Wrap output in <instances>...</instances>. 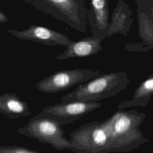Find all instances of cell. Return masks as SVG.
Masks as SVG:
<instances>
[{
    "label": "cell",
    "instance_id": "2e32d148",
    "mask_svg": "<svg viewBox=\"0 0 153 153\" xmlns=\"http://www.w3.org/2000/svg\"><path fill=\"white\" fill-rule=\"evenodd\" d=\"M136 5H139L153 21V0H135Z\"/></svg>",
    "mask_w": 153,
    "mask_h": 153
},
{
    "label": "cell",
    "instance_id": "8992f818",
    "mask_svg": "<svg viewBox=\"0 0 153 153\" xmlns=\"http://www.w3.org/2000/svg\"><path fill=\"white\" fill-rule=\"evenodd\" d=\"M100 75L98 70L72 69L52 74L39 81L36 85L38 90L45 93H56L68 90L74 85L85 82Z\"/></svg>",
    "mask_w": 153,
    "mask_h": 153
},
{
    "label": "cell",
    "instance_id": "277c9868",
    "mask_svg": "<svg viewBox=\"0 0 153 153\" xmlns=\"http://www.w3.org/2000/svg\"><path fill=\"white\" fill-rule=\"evenodd\" d=\"M71 151L76 153L111 152V139L108 121L86 123L70 134Z\"/></svg>",
    "mask_w": 153,
    "mask_h": 153
},
{
    "label": "cell",
    "instance_id": "9c48e42d",
    "mask_svg": "<svg viewBox=\"0 0 153 153\" xmlns=\"http://www.w3.org/2000/svg\"><path fill=\"white\" fill-rule=\"evenodd\" d=\"M90 1L87 22L90 27L91 35L103 40L106 38L109 22L108 0Z\"/></svg>",
    "mask_w": 153,
    "mask_h": 153
},
{
    "label": "cell",
    "instance_id": "3957f363",
    "mask_svg": "<svg viewBox=\"0 0 153 153\" xmlns=\"http://www.w3.org/2000/svg\"><path fill=\"white\" fill-rule=\"evenodd\" d=\"M35 10L62 22L84 33L87 29V13L84 0H23Z\"/></svg>",
    "mask_w": 153,
    "mask_h": 153
},
{
    "label": "cell",
    "instance_id": "8fae6325",
    "mask_svg": "<svg viewBox=\"0 0 153 153\" xmlns=\"http://www.w3.org/2000/svg\"><path fill=\"white\" fill-rule=\"evenodd\" d=\"M132 11L124 0H119L109 22L106 38L114 34H121L126 36L133 23Z\"/></svg>",
    "mask_w": 153,
    "mask_h": 153
},
{
    "label": "cell",
    "instance_id": "ba28073f",
    "mask_svg": "<svg viewBox=\"0 0 153 153\" xmlns=\"http://www.w3.org/2000/svg\"><path fill=\"white\" fill-rule=\"evenodd\" d=\"M8 32L19 39L35 41L47 45H61L66 48L72 42L62 33L37 25H31L21 31L14 29H8Z\"/></svg>",
    "mask_w": 153,
    "mask_h": 153
},
{
    "label": "cell",
    "instance_id": "7c38bea8",
    "mask_svg": "<svg viewBox=\"0 0 153 153\" xmlns=\"http://www.w3.org/2000/svg\"><path fill=\"white\" fill-rule=\"evenodd\" d=\"M0 112L10 118H19L31 114L27 102L16 94L5 93L0 95Z\"/></svg>",
    "mask_w": 153,
    "mask_h": 153
},
{
    "label": "cell",
    "instance_id": "5bb4252c",
    "mask_svg": "<svg viewBox=\"0 0 153 153\" xmlns=\"http://www.w3.org/2000/svg\"><path fill=\"white\" fill-rule=\"evenodd\" d=\"M136 5L138 35L145 46L153 48V21L139 5Z\"/></svg>",
    "mask_w": 153,
    "mask_h": 153
},
{
    "label": "cell",
    "instance_id": "5b68a950",
    "mask_svg": "<svg viewBox=\"0 0 153 153\" xmlns=\"http://www.w3.org/2000/svg\"><path fill=\"white\" fill-rule=\"evenodd\" d=\"M56 121L44 117L35 116L24 126L17 129L21 134L35 139L39 142L49 144L59 151L71 149L69 139Z\"/></svg>",
    "mask_w": 153,
    "mask_h": 153
},
{
    "label": "cell",
    "instance_id": "4fadbf2b",
    "mask_svg": "<svg viewBox=\"0 0 153 153\" xmlns=\"http://www.w3.org/2000/svg\"><path fill=\"white\" fill-rule=\"evenodd\" d=\"M153 95V74H150L135 89L131 99L119 103V109L133 106L145 107Z\"/></svg>",
    "mask_w": 153,
    "mask_h": 153
},
{
    "label": "cell",
    "instance_id": "9a60e30c",
    "mask_svg": "<svg viewBox=\"0 0 153 153\" xmlns=\"http://www.w3.org/2000/svg\"><path fill=\"white\" fill-rule=\"evenodd\" d=\"M0 153H40L26 147L17 145L0 146Z\"/></svg>",
    "mask_w": 153,
    "mask_h": 153
},
{
    "label": "cell",
    "instance_id": "30bf717a",
    "mask_svg": "<svg viewBox=\"0 0 153 153\" xmlns=\"http://www.w3.org/2000/svg\"><path fill=\"white\" fill-rule=\"evenodd\" d=\"M100 38L91 35L80 39L78 41L72 42L66 49L55 57L56 60H65L73 57H83L96 54L103 49Z\"/></svg>",
    "mask_w": 153,
    "mask_h": 153
},
{
    "label": "cell",
    "instance_id": "e0dca14e",
    "mask_svg": "<svg viewBox=\"0 0 153 153\" xmlns=\"http://www.w3.org/2000/svg\"><path fill=\"white\" fill-rule=\"evenodd\" d=\"M8 21V18L5 16V14H4L1 10H0V23H5Z\"/></svg>",
    "mask_w": 153,
    "mask_h": 153
},
{
    "label": "cell",
    "instance_id": "6da1fadb",
    "mask_svg": "<svg viewBox=\"0 0 153 153\" xmlns=\"http://www.w3.org/2000/svg\"><path fill=\"white\" fill-rule=\"evenodd\" d=\"M145 118V114L134 109H120L107 118L111 139V152H130L148 142L139 128Z\"/></svg>",
    "mask_w": 153,
    "mask_h": 153
},
{
    "label": "cell",
    "instance_id": "52a82bcc",
    "mask_svg": "<svg viewBox=\"0 0 153 153\" xmlns=\"http://www.w3.org/2000/svg\"><path fill=\"white\" fill-rule=\"evenodd\" d=\"M102 105L99 102H60L44 108L36 116L49 118L63 126L76 121Z\"/></svg>",
    "mask_w": 153,
    "mask_h": 153
},
{
    "label": "cell",
    "instance_id": "7a4b0ae2",
    "mask_svg": "<svg viewBox=\"0 0 153 153\" xmlns=\"http://www.w3.org/2000/svg\"><path fill=\"white\" fill-rule=\"evenodd\" d=\"M129 81L127 74L124 72L100 74L79 84L74 90L63 96L60 102H99L115 96L127 88Z\"/></svg>",
    "mask_w": 153,
    "mask_h": 153
}]
</instances>
